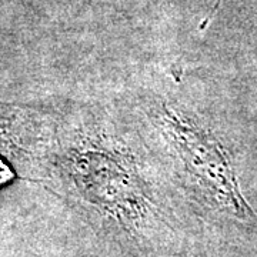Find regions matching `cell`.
<instances>
[{
    "label": "cell",
    "instance_id": "1",
    "mask_svg": "<svg viewBox=\"0 0 257 257\" xmlns=\"http://www.w3.org/2000/svg\"><path fill=\"white\" fill-rule=\"evenodd\" d=\"M163 124L193 175L220 190L236 207L246 206L229 156L216 139L169 111L163 117Z\"/></svg>",
    "mask_w": 257,
    "mask_h": 257
}]
</instances>
